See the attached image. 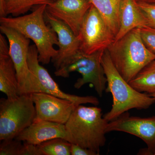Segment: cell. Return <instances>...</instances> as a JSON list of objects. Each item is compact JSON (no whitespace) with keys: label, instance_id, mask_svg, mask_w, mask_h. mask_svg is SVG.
I'll use <instances>...</instances> for the list:
<instances>
[{"label":"cell","instance_id":"1","mask_svg":"<svg viewBox=\"0 0 155 155\" xmlns=\"http://www.w3.org/2000/svg\"><path fill=\"white\" fill-rule=\"evenodd\" d=\"M108 123L101 108L79 105L65 124L67 140L99 155L101 148L105 145Z\"/></svg>","mask_w":155,"mask_h":155},{"label":"cell","instance_id":"2","mask_svg":"<svg viewBox=\"0 0 155 155\" xmlns=\"http://www.w3.org/2000/svg\"><path fill=\"white\" fill-rule=\"evenodd\" d=\"M47 5L38 6L28 15L12 17H1V25L14 28L31 40L38 52V61L43 64H49L58 54L54 47L58 45L57 33L49 25H47L45 13Z\"/></svg>","mask_w":155,"mask_h":155},{"label":"cell","instance_id":"3","mask_svg":"<svg viewBox=\"0 0 155 155\" xmlns=\"http://www.w3.org/2000/svg\"><path fill=\"white\" fill-rule=\"evenodd\" d=\"M107 78L105 91L110 93L113 98L110 110L103 116L108 122L116 119L131 109H147L155 103V99L148 94L137 91L117 71L106 49L101 59Z\"/></svg>","mask_w":155,"mask_h":155},{"label":"cell","instance_id":"4","mask_svg":"<svg viewBox=\"0 0 155 155\" xmlns=\"http://www.w3.org/2000/svg\"><path fill=\"white\" fill-rule=\"evenodd\" d=\"M107 50L114 67L128 83L155 60V54L144 44L138 28L113 42Z\"/></svg>","mask_w":155,"mask_h":155},{"label":"cell","instance_id":"5","mask_svg":"<svg viewBox=\"0 0 155 155\" xmlns=\"http://www.w3.org/2000/svg\"><path fill=\"white\" fill-rule=\"evenodd\" d=\"M36 116L30 94L0 100V140L14 139L31 125Z\"/></svg>","mask_w":155,"mask_h":155},{"label":"cell","instance_id":"6","mask_svg":"<svg viewBox=\"0 0 155 155\" xmlns=\"http://www.w3.org/2000/svg\"><path fill=\"white\" fill-rule=\"evenodd\" d=\"M104 51L90 54L79 51L64 67L55 70V75L68 78L71 72H78L81 77L76 81L74 85L75 88L78 89L86 84H91L98 95L102 97L107 84V77L101 63Z\"/></svg>","mask_w":155,"mask_h":155},{"label":"cell","instance_id":"7","mask_svg":"<svg viewBox=\"0 0 155 155\" xmlns=\"http://www.w3.org/2000/svg\"><path fill=\"white\" fill-rule=\"evenodd\" d=\"M1 32L8 38L9 54L16 69L19 84V94L40 92L37 78L30 71L28 63L30 39L14 28L1 25Z\"/></svg>","mask_w":155,"mask_h":155},{"label":"cell","instance_id":"8","mask_svg":"<svg viewBox=\"0 0 155 155\" xmlns=\"http://www.w3.org/2000/svg\"><path fill=\"white\" fill-rule=\"evenodd\" d=\"M77 36L79 51L88 54L107 49L115 39L99 12L92 5L84 18Z\"/></svg>","mask_w":155,"mask_h":155},{"label":"cell","instance_id":"9","mask_svg":"<svg viewBox=\"0 0 155 155\" xmlns=\"http://www.w3.org/2000/svg\"><path fill=\"white\" fill-rule=\"evenodd\" d=\"M114 131L132 134L144 141L147 148L140 150L138 154L155 155V116L141 118L125 112L108 123L106 133Z\"/></svg>","mask_w":155,"mask_h":155},{"label":"cell","instance_id":"10","mask_svg":"<svg viewBox=\"0 0 155 155\" xmlns=\"http://www.w3.org/2000/svg\"><path fill=\"white\" fill-rule=\"evenodd\" d=\"M30 95L36 111L34 121L43 120L65 124L77 106L69 100L46 93H33Z\"/></svg>","mask_w":155,"mask_h":155},{"label":"cell","instance_id":"11","mask_svg":"<svg viewBox=\"0 0 155 155\" xmlns=\"http://www.w3.org/2000/svg\"><path fill=\"white\" fill-rule=\"evenodd\" d=\"M28 63L30 71L36 76L40 86V92H44L61 98L69 100L76 105L91 104L97 106L99 101L92 96H79L66 93L62 91L58 84L53 79L48 70L40 65L38 52L35 45L29 47L28 55Z\"/></svg>","mask_w":155,"mask_h":155},{"label":"cell","instance_id":"12","mask_svg":"<svg viewBox=\"0 0 155 155\" xmlns=\"http://www.w3.org/2000/svg\"><path fill=\"white\" fill-rule=\"evenodd\" d=\"M91 5L88 0H56L47 5L45 11L68 25L77 36L84 18Z\"/></svg>","mask_w":155,"mask_h":155},{"label":"cell","instance_id":"13","mask_svg":"<svg viewBox=\"0 0 155 155\" xmlns=\"http://www.w3.org/2000/svg\"><path fill=\"white\" fill-rule=\"evenodd\" d=\"M46 22L54 30L58 37V54L51 61L56 70L61 69L79 51L77 36L68 25L45 11Z\"/></svg>","mask_w":155,"mask_h":155},{"label":"cell","instance_id":"14","mask_svg":"<svg viewBox=\"0 0 155 155\" xmlns=\"http://www.w3.org/2000/svg\"><path fill=\"white\" fill-rule=\"evenodd\" d=\"M56 138H64L67 140L65 124L41 120L34 121L15 138L38 145L45 141Z\"/></svg>","mask_w":155,"mask_h":155},{"label":"cell","instance_id":"15","mask_svg":"<svg viewBox=\"0 0 155 155\" xmlns=\"http://www.w3.org/2000/svg\"><path fill=\"white\" fill-rule=\"evenodd\" d=\"M0 91L10 99L17 97L19 84L14 63L5 38L0 35Z\"/></svg>","mask_w":155,"mask_h":155},{"label":"cell","instance_id":"16","mask_svg":"<svg viewBox=\"0 0 155 155\" xmlns=\"http://www.w3.org/2000/svg\"><path fill=\"white\" fill-rule=\"evenodd\" d=\"M119 28L115 41L135 28L147 26V21L135 0H122L119 9Z\"/></svg>","mask_w":155,"mask_h":155},{"label":"cell","instance_id":"17","mask_svg":"<svg viewBox=\"0 0 155 155\" xmlns=\"http://www.w3.org/2000/svg\"><path fill=\"white\" fill-rule=\"evenodd\" d=\"M95 7L115 37L119 28V9L122 0H88Z\"/></svg>","mask_w":155,"mask_h":155},{"label":"cell","instance_id":"18","mask_svg":"<svg viewBox=\"0 0 155 155\" xmlns=\"http://www.w3.org/2000/svg\"><path fill=\"white\" fill-rule=\"evenodd\" d=\"M51 0H0V17L8 14L14 17L24 15L35 6L48 5Z\"/></svg>","mask_w":155,"mask_h":155},{"label":"cell","instance_id":"19","mask_svg":"<svg viewBox=\"0 0 155 155\" xmlns=\"http://www.w3.org/2000/svg\"><path fill=\"white\" fill-rule=\"evenodd\" d=\"M129 84L137 91L150 94L155 92V60L147 64Z\"/></svg>","mask_w":155,"mask_h":155},{"label":"cell","instance_id":"20","mask_svg":"<svg viewBox=\"0 0 155 155\" xmlns=\"http://www.w3.org/2000/svg\"><path fill=\"white\" fill-rule=\"evenodd\" d=\"M38 146L43 155H71V143L64 138L52 139Z\"/></svg>","mask_w":155,"mask_h":155},{"label":"cell","instance_id":"21","mask_svg":"<svg viewBox=\"0 0 155 155\" xmlns=\"http://www.w3.org/2000/svg\"><path fill=\"white\" fill-rule=\"evenodd\" d=\"M22 142L15 138L2 140L0 144V155H19Z\"/></svg>","mask_w":155,"mask_h":155},{"label":"cell","instance_id":"22","mask_svg":"<svg viewBox=\"0 0 155 155\" xmlns=\"http://www.w3.org/2000/svg\"><path fill=\"white\" fill-rule=\"evenodd\" d=\"M138 28L144 44L155 54V28L145 26Z\"/></svg>","mask_w":155,"mask_h":155},{"label":"cell","instance_id":"23","mask_svg":"<svg viewBox=\"0 0 155 155\" xmlns=\"http://www.w3.org/2000/svg\"><path fill=\"white\" fill-rule=\"evenodd\" d=\"M147 21V26L155 28V5L137 2Z\"/></svg>","mask_w":155,"mask_h":155},{"label":"cell","instance_id":"24","mask_svg":"<svg viewBox=\"0 0 155 155\" xmlns=\"http://www.w3.org/2000/svg\"><path fill=\"white\" fill-rule=\"evenodd\" d=\"M19 155H43L38 145L23 142Z\"/></svg>","mask_w":155,"mask_h":155},{"label":"cell","instance_id":"25","mask_svg":"<svg viewBox=\"0 0 155 155\" xmlns=\"http://www.w3.org/2000/svg\"><path fill=\"white\" fill-rule=\"evenodd\" d=\"M71 155H97V153L88 149L82 147L76 144L71 143Z\"/></svg>","mask_w":155,"mask_h":155},{"label":"cell","instance_id":"26","mask_svg":"<svg viewBox=\"0 0 155 155\" xmlns=\"http://www.w3.org/2000/svg\"><path fill=\"white\" fill-rule=\"evenodd\" d=\"M137 2L143 3L146 4L155 5V0H135Z\"/></svg>","mask_w":155,"mask_h":155},{"label":"cell","instance_id":"27","mask_svg":"<svg viewBox=\"0 0 155 155\" xmlns=\"http://www.w3.org/2000/svg\"><path fill=\"white\" fill-rule=\"evenodd\" d=\"M149 94L151 97H153V98H154L155 99V92H154L150 94Z\"/></svg>","mask_w":155,"mask_h":155},{"label":"cell","instance_id":"28","mask_svg":"<svg viewBox=\"0 0 155 155\" xmlns=\"http://www.w3.org/2000/svg\"><path fill=\"white\" fill-rule=\"evenodd\" d=\"M51 2H54V1H56V0H51Z\"/></svg>","mask_w":155,"mask_h":155},{"label":"cell","instance_id":"29","mask_svg":"<svg viewBox=\"0 0 155 155\" xmlns=\"http://www.w3.org/2000/svg\"></svg>","mask_w":155,"mask_h":155}]
</instances>
